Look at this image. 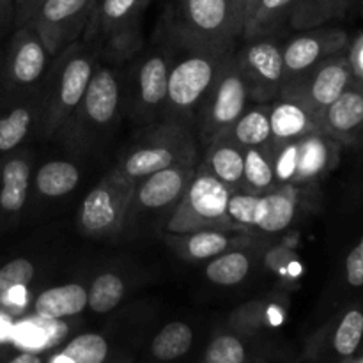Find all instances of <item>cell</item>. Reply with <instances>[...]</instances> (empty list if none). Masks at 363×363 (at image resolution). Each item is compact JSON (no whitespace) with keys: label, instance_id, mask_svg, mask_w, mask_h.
<instances>
[{"label":"cell","instance_id":"cell-21","mask_svg":"<svg viewBox=\"0 0 363 363\" xmlns=\"http://www.w3.org/2000/svg\"><path fill=\"white\" fill-rule=\"evenodd\" d=\"M147 2L149 0H96L94 14L87 25L89 35L96 30L110 35L124 27L137 25L138 14Z\"/></svg>","mask_w":363,"mask_h":363},{"label":"cell","instance_id":"cell-6","mask_svg":"<svg viewBox=\"0 0 363 363\" xmlns=\"http://www.w3.org/2000/svg\"><path fill=\"white\" fill-rule=\"evenodd\" d=\"M204 99L202 135L206 140L213 142L227 133L247 108L248 87L236 59L223 57L218 74Z\"/></svg>","mask_w":363,"mask_h":363},{"label":"cell","instance_id":"cell-38","mask_svg":"<svg viewBox=\"0 0 363 363\" xmlns=\"http://www.w3.org/2000/svg\"><path fill=\"white\" fill-rule=\"evenodd\" d=\"M35 268L28 259L18 257L0 266V307H4L7 294L18 286H28L34 279Z\"/></svg>","mask_w":363,"mask_h":363},{"label":"cell","instance_id":"cell-15","mask_svg":"<svg viewBox=\"0 0 363 363\" xmlns=\"http://www.w3.org/2000/svg\"><path fill=\"white\" fill-rule=\"evenodd\" d=\"M269 130L272 140L282 147L289 142L300 140L305 135L319 131V124L303 105L284 96L269 108Z\"/></svg>","mask_w":363,"mask_h":363},{"label":"cell","instance_id":"cell-13","mask_svg":"<svg viewBox=\"0 0 363 363\" xmlns=\"http://www.w3.org/2000/svg\"><path fill=\"white\" fill-rule=\"evenodd\" d=\"M194 176V165H174L144 177L140 179L142 183L135 188L130 209L138 211V209L167 208L174 201H179Z\"/></svg>","mask_w":363,"mask_h":363},{"label":"cell","instance_id":"cell-11","mask_svg":"<svg viewBox=\"0 0 363 363\" xmlns=\"http://www.w3.org/2000/svg\"><path fill=\"white\" fill-rule=\"evenodd\" d=\"M46 55L48 52L34 28H30L28 25L18 27L16 34L13 35V41H11L6 69H4L6 87L21 89L39 80L46 67Z\"/></svg>","mask_w":363,"mask_h":363},{"label":"cell","instance_id":"cell-8","mask_svg":"<svg viewBox=\"0 0 363 363\" xmlns=\"http://www.w3.org/2000/svg\"><path fill=\"white\" fill-rule=\"evenodd\" d=\"M194 144L179 130H162L130 152L117 167L123 176L140 181L174 165H194Z\"/></svg>","mask_w":363,"mask_h":363},{"label":"cell","instance_id":"cell-25","mask_svg":"<svg viewBox=\"0 0 363 363\" xmlns=\"http://www.w3.org/2000/svg\"><path fill=\"white\" fill-rule=\"evenodd\" d=\"M357 0H296L289 21L293 27L311 28L339 18Z\"/></svg>","mask_w":363,"mask_h":363},{"label":"cell","instance_id":"cell-29","mask_svg":"<svg viewBox=\"0 0 363 363\" xmlns=\"http://www.w3.org/2000/svg\"><path fill=\"white\" fill-rule=\"evenodd\" d=\"M194 342V332L186 323H170L163 326L162 332L155 337L151 344V351L155 358L162 362H172L181 358L190 351Z\"/></svg>","mask_w":363,"mask_h":363},{"label":"cell","instance_id":"cell-22","mask_svg":"<svg viewBox=\"0 0 363 363\" xmlns=\"http://www.w3.org/2000/svg\"><path fill=\"white\" fill-rule=\"evenodd\" d=\"M296 0H257L254 11L247 18L241 38L255 39L269 35L291 16Z\"/></svg>","mask_w":363,"mask_h":363},{"label":"cell","instance_id":"cell-27","mask_svg":"<svg viewBox=\"0 0 363 363\" xmlns=\"http://www.w3.org/2000/svg\"><path fill=\"white\" fill-rule=\"evenodd\" d=\"M275 183V170H273V160L268 152L259 147L245 149V165H243V184L250 194H266L272 190Z\"/></svg>","mask_w":363,"mask_h":363},{"label":"cell","instance_id":"cell-10","mask_svg":"<svg viewBox=\"0 0 363 363\" xmlns=\"http://www.w3.org/2000/svg\"><path fill=\"white\" fill-rule=\"evenodd\" d=\"M346 46V32L337 28H319L293 38L282 50L284 67H286L284 84L311 71L328 57L342 53Z\"/></svg>","mask_w":363,"mask_h":363},{"label":"cell","instance_id":"cell-32","mask_svg":"<svg viewBox=\"0 0 363 363\" xmlns=\"http://www.w3.org/2000/svg\"><path fill=\"white\" fill-rule=\"evenodd\" d=\"M32 126L30 106L18 105L0 116V155L13 152L27 138Z\"/></svg>","mask_w":363,"mask_h":363},{"label":"cell","instance_id":"cell-45","mask_svg":"<svg viewBox=\"0 0 363 363\" xmlns=\"http://www.w3.org/2000/svg\"><path fill=\"white\" fill-rule=\"evenodd\" d=\"M41 2H43V0H25L23 6L18 9L16 20H14V23H16L18 27H21V25L27 23V21L30 20V16L35 13V9H38L39 4H41Z\"/></svg>","mask_w":363,"mask_h":363},{"label":"cell","instance_id":"cell-44","mask_svg":"<svg viewBox=\"0 0 363 363\" xmlns=\"http://www.w3.org/2000/svg\"><path fill=\"white\" fill-rule=\"evenodd\" d=\"M16 18V0H0V30H6Z\"/></svg>","mask_w":363,"mask_h":363},{"label":"cell","instance_id":"cell-16","mask_svg":"<svg viewBox=\"0 0 363 363\" xmlns=\"http://www.w3.org/2000/svg\"><path fill=\"white\" fill-rule=\"evenodd\" d=\"M298 162L293 183H311L323 172L330 169L337 160V144L339 142L326 137L323 131L305 135L296 140Z\"/></svg>","mask_w":363,"mask_h":363},{"label":"cell","instance_id":"cell-2","mask_svg":"<svg viewBox=\"0 0 363 363\" xmlns=\"http://www.w3.org/2000/svg\"><path fill=\"white\" fill-rule=\"evenodd\" d=\"M137 183L112 170L85 197L80 209V229L91 238L116 236L130 213Z\"/></svg>","mask_w":363,"mask_h":363},{"label":"cell","instance_id":"cell-19","mask_svg":"<svg viewBox=\"0 0 363 363\" xmlns=\"http://www.w3.org/2000/svg\"><path fill=\"white\" fill-rule=\"evenodd\" d=\"M30 163L21 156H11L0 163V215L14 216L28 199Z\"/></svg>","mask_w":363,"mask_h":363},{"label":"cell","instance_id":"cell-26","mask_svg":"<svg viewBox=\"0 0 363 363\" xmlns=\"http://www.w3.org/2000/svg\"><path fill=\"white\" fill-rule=\"evenodd\" d=\"M80 172L69 162H48L38 170L35 188L45 197H62L77 188Z\"/></svg>","mask_w":363,"mask_h":363},{"label":"cell","instance_id":"cell-35","mask_svg":"<svg viewBox=\"0 0 363 363\" xmlns=\"http://www.w3.org/2000/svg\"><path fill=\"white\" fill-rule=\"evenodd\" d=\"M262 209H264V194H243V191H233L227 204V213L230 220L241 229H252L261 222Z\"/></svg>","mask_w":363,"mask_h":363},{"label":"cell","instance_id":"cell-18","mask_svg":"<svg viewBox=\"0 0 363 363\" xmlns=\"http://www.w3.org/2000/svg\"><path fill=\"white\" fill-rule=\"evenodd\" d=\"M84 112L92 124L105 126L113 119L119 105V85L110 69L92 73L84 94Z\"/></svg>","mask_w":363,"mask_h":363},{"label":"cell","instance_id":"cell-20","mask_svg":"<svg viewBox=\"0 0 363 363\" xmlns=\"http://www.w3.org/2000/svg\"><path fill=\"white\" fill-rule=\"evenodd\" d=\"M87 308V289L80 284H66L46 289L35 298L34 311L38 318L59 319L71 318Z\"/></svg>","mask_w":363,"mask_h":363},{"label":"cell","instance_id":"cell-48","mask_svg":"<svg viewBox=\"0 0 363 363\" xmlns=\"http://www.w3.org/2000/svg\"><path fill=\"white\" fill-rule=\"evenodd\" d=\"M255 4H257V0H248V4H247V13H245V21H247V18L250 16V13H252V11H254ZM243 27H245V25H243Z\"/></svg>","mask_w":363,"mask_h":363},{"label":"cell","instance_id":"cell-40","mask_svg":"<svg viewBox=\"0 0 363 363\" xmlns=\"http://www.w3.org/2000/svg\"><path fill=\"white\" fill-rule=\"evenodd\" d=\"M296 162H298L296 142H289V144L282 145L279 151V156H277V160L273 162L275 179L282 181V183H293L294 172H296Z\"/></svg>","mask_w":363,"mask_h":363},{"label":"cell","instance_id":"cell-28","mask_svg":"<svg viewBox=\"0 0 363 363\" xmlns=\"http://www.w3.org/2000/svg\"><path fill=\"white\" fill-rule=\"evenodd\" d=\"M179 241V250L190 259L204 261V259L216 257L223 254L230 245V236L225 230H197V233L181 234L176 236Z\"/></svg>","mask_w":363,"mask_h":363},{"label":"cell","instance_id":"cell-34","mask_svg":"<svg viewBox=\"0 0 363 363\" xmlns=\"http://www.w3.org/2000/svg\"><path fill=\"white\" fill-rule=\"evenodd\" d=\"M363 339V312L360 308H351L340 319L333 333V350L339 357L350 358L360 347Z\"/></svg>","mask_w":363,"mask_h":363},{"label":"cell","instance_id":"cell-14","mask_svg":"<svg viewBox=\"0 0 363 363\" xmlns=\"http://www.w3.org/2000/svg\"><path fill=\"white\" fill-rule=\"evenodd\" d=\"M92 77V66L84 55H71L60 69L55 99L48 112V131H55L82 103Z\"/></svg>","mask_w":363,"mask_h":363},{"label":"cell","instance_id":"cell-9","mask_svg":"<svg viewBox=\"0 0 363 363\" xmlns=\"http://www.w3.org/2000/svg\"><path fill=\"white\" fill-rule=\"evenodd\" d=\"M248 94L255 98H269L280 94L286 80L282 48L268 35L255 38L238 59Z\"/></svg>","mask_w":363,"mask_h":363},{"label":"cell","instance_id":"cell-37","mask_svg":"<svg viewBox=\"0 0 363 363\" xmlns=\"http://www.w3.org/2000/svg\"><path fill=\"white\" fill-rule=\"evenodd\" d=\"M74 363H103L108 357V344L98 333H82L60 351Z\"/></svg>","mask_w":363,"mask_h":363},{"label":"cell","instance_id":"cell-41","mask_svg":"<svg viewBox=\"0 0 363 363\" xmlns=\"http://www.w3.org/2000/svg\"><path fill=\"white\" fill-rule=\"evenodd\" d=\"M346 279L347 282H350V286L353 287L363 286V240L350 252V255H347Z\"/></svg>","mask_w":363,"mask_h":363},{"label":"cell","instance_id":"cell-12","mask_svg":"<svg viewBox=\"0 0 363 363\" xmlns=\"http://www.w3.org/2000/svg\"><path fill=\"white\" fill-rule=\"evenodd\" d=\"M319 131L340 144H354L363 137V87L357 80L321 113Z\"/></svg>","mask_w":363,"mask_h":363},{"label":"cell","instance_id":"cell-4","mask_svg":"<svg viewBox=\"0 0 363 363\" xmlns=\"http://www.w3.org/2000/svg\"><path fill=\"white\" fill-rule=\"evenodd\" d=\"M354 82L347 55L337 53L328 57L307 73L286 82L280 94L303 105L318 119L321 113Z\"/></svg>","mask_w":363,"mask_h":363},{"label":"cell","instance_id":"cell-49","mask_svg":"<svg viewBox=\"0 0 363 363\" xmlns=\"http://www.w3.org/2000/svg\"><path fill=\"white\" fill-rule=\"evenodd\" d=\"M23 2H25V0H16V13H18V9H20V7L23 6ZM14 20H16V18H14Z\"/></svg>","mask_w":363,"mask_h":363},{"label":"cell","instance_id":"cell-1","mask_svg":"<svg viewBox=\"0 0 363 363\" xmlns=\"http://www.w3.org/2000/svg\"><path fill=\"white\" fill-rule=\"evenodd\" d=\"M233 194L230 188L220 183L211 174L201 170L194 176L179 204L167 220L165 230L172 236L197 233V230H225L238 233L243 230L230 220L227 204Z\"/></svg>","mask_w":363,"mask_h":363},{"label":"cell","instance_id":"cell-51","mask_svg":"<svg viewBox=\"0 0 363 363\" xmlns=\"http://www.w3.org/2000/svg\"><path fill=\"white\" fill-rule=\"evenodd\" d=\"M357 363H363V358H362V360H360V362H357Z\"/></svg>","mask_w":363,"mask_h":363},{"label":"cell","instance_id":"cell-50","mask_svg":"<svg viewBox=\"0 0 363 363\" xmlns=\"http://www.w3.org/2000/svg\"><path fill=\"white\" fill-rule=\"evenodd\" d=\"M358 82V84H360L362 85V87H363V80H357Z\"/></svg>","mask_w":363,"mask_h":363},{"label":"cell","instance_id":"cell-24","mask_svg":"<svg viewBox=\"0 0 363 363\" xmlns=\"http://www.w3.org/2000/svg\"><path fill=\"white\" fill-rule=\"evenodd\" d=\"M294 190L287 186L264 194V209L257 229L264 233H280L294 220L296 215V197Z\"/></svg>","mask_w":363,"mask_h":363},{"label":"cell","instance_id":"cell-39","mask_svg":"<svg viewBox=\"0 0 363 363\" xmlns=\"http://www.w3.org/2000/svg\"><path fill=\"white\" fill-rule=\"evenodd\" d=\"M245 347L233 335H220L209 344L206 363H243Z\"/></svg>","mask_w":363,"mask_h":363},{"label":"cell","instance_id":"cell-30","mask_svg":"<svg viewBox=\"0 0 363 363\" xmlns=\"http://www.w3.org/2000/svg\"><path fill=\"white\" fill-rule=\"evenodd\" d=\"M167 82H169V66L163 57H149L140 67L138 85L140 98L147 106H156L167 98Z\"/></svg>","mask_w":363,"mask_h":363},{"label":"cell","instance_id":"cell-17","mask_svg":"<svg viewBox=\"0 0 363 363\" xmlns=\"http://www.w3.org/2000/svg\"><path fill=\"white\" fill-rule=\"evenodd\" d=\"M243 165L245 149L238 145L229 135L223 133L211 142L202 170L209 172L234 191L241 186V181H243Z\"/></svg>","mask_w":363,"mask_h":363},{"label":"cell","instance_id":"cell-5","mask_svg":"<svg viewBox=\"0 0 363 363\" xmlns=\"http://www.w3.org/2000/svg\"><path fill=\"white\" fill-rule=\"evenodd\" d=\"M223 53L220 50L197 46L194 53L181 59L172 69H169L167 82V101L176 113H190L204 101L206 94L211 89Z\"/></svg>","mask_w":363,"mask_h":363},{"label":"cell","instance_id":"cell-42","mask_svg":"<svg viewBox=\"0 0 363 363\" xmlns=\"http://www.w3.org/2000/svg\"><path fill=\"white\" fill-rule=\"evenodd\" d=\"M347 59H350L351 62V69H353L354 80H363V34L357 39V41H354Z\"/></svg>","mask_w":363,"mask_h":363},{"label":"cell","instance_id":"cell-31","mask_svg":"<svg viewBox=\"0 0 363 363\" xmlns=\"http://www.w3.org/2000/svg\"><path fill=\"white\" fill-rule=\"evenodd\" d=\"M250 272V259L243 252H229L216 255L206 268V277L216 286H236L243 282Z\"/></svg>","mask_w":363,"mask_h":363},{"label":"cell","instance_id":"cell-3","mask_svg":"<svg viewBox=\"0 0 363 363\" xmlns=\"http://www.w3.org/2000/svg\"><path fill=\"white\" fill-rule=\"evenodd\" d=\"M176 23L181 38L191 46L227 52L234 39V28L229 0H177Z\"/></svg>","mask_w":363,"mask_h":363},{"label":"cell","instance_id":"cell-33","mask_svg":"<svg viewBox=\"0 0 363 363\" xmlns=\"http://www.w3.org/2000/svg\"><path fill=\"white\" fill-rule=\"evenodd\" d=\"M124 282L113 273H103L96 277L91 289L87 291V307L96 314H106L113 311L124 298Z\"/></svg>","mask_w":363,"mask_h":363},{"label":"cell","instance_id":"cell-47","mask_svg":"<svg viewBox=\"0 0 363 363\" xmlns=\"http://www.w3.org/2000/svg\"><path fill=\"white\" fill-rule=\"evenodd\" d=\"M50 363H74V362L71 360V358H67L66 354L59 353V354H57V357L52 358V362H50Z\"/></svg>","mask_w":363,"mask_h":363},{"label":"cell","instance_id":"cell-36","mask_svg":"<svg viewBox=\"0 0 363 363\" xmlns=\"http://www.w3.org/2000/svg\"><path fill=\"white\" fill-rule=\"evenodd\" d=\"M41 319V323L25 321L14 328V340H16L18 346L23 347L25 351L45 350V347L52 346V344L59 339L60 333H55V330L59 328V326L53 323V319Z\"/></svg>","mask_w":363,"mask_h":363},{"label":"cell","instance_id":"cell-43","mask_svg":"<svg viewBox=\"0 0 363 363\" xmlns=\"http://www.w3.org/2000/svg\"><path fill=\"white\" fill-rule=\"evenodd\" d=\"M229 4H230V13H233L234 28H236L238 35L241 38V34H243L245 13H247L248 0H229Z\"/></svg>","mask_w":363,"mask_h":363},{"label":"cell","instance_id":"cell-23","mask_svg":"<svg viewBox=\"0 0 363 363\" xmlns=\"http://www.w3.org/2000/svg\"><path fill=\"white\" fill-rule=\"evenodd\" d=\"M229 135L238 145L243 149L259 147L272 140V130H269V108L268 106H255L252 110H245L243 116L233 124Z\"/></svg>","mask_w":363,"mask_h":363},{"label":"cell","instance_id":"cell-46","mask_svg":"<svg viewBox=\"0 0 363 363\" xmlns=\"http://www.w3.org/2000/svg\"><path fill=\"white\" fill-rule=\"evenodd\" d=\"M6 363H43V360L39 358V354L32 353V351H23V353L16 354V357H13Z\"/></svg>","mask_w":363,"mask_h":363},{"label":"cell","instance_id":"cell-7","mask_svg":"<svg viewBox=\"0 0 363 363\" xmlns=\"http://www.w3.org/2000/svg\"><path fill=\"white\" fill-rule=\"evenodd\" d=\"M96 0H43L25 25L34 28L50 55H57L87 28Z\"/></svg>","mask_w":363,"mask_h":363}]
</instances>
